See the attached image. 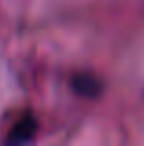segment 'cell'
I'll return each mask as SVG.
<instances>
[{"label": "cell", "instance_id": "obj_1", "mask_svg": "<svg viewBox=\"0 0 144 146\" xmlns=\"http://www.w3.org/2000/svg\"><path fill=\"white\" fill-rule=\"evenodd\" d=\"M72 87L85 98H96L102 91V83L94 74H76L72 78Z\"/></svg>", "mask_w": 144, "mask_h": 146}, {"label": "cell", "instance_id": "obj_2", "mask_svg": "<svg viewBox=\"0 0 144 146\" xmlns=\"http://www.w3.org/2000/svg\"><path fill=\"white\" fill-rule=\"evenodd\" d=\"M33 133H35V120L33 118H20L11 128L9 141L11 143H22V141H28Z\"/></svg>", "mask_w": 144, "mask_h": 146}]
</instances>
